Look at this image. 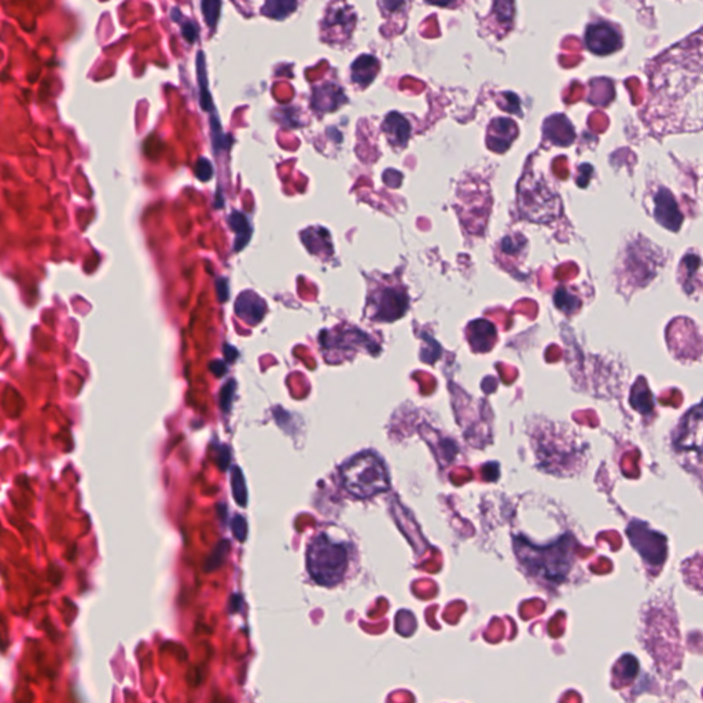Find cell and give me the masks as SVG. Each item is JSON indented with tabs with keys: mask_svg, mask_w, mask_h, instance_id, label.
Wrapping results in <instances>:
<instances>
[{
	"mask_svg": "<svg viewBox=\"0 0 703 703\" xmlns=\"http://www.w3.org/2000/svg\"><path fill=\"white\" fill-rule=\"evenodd\" d=\"M181 30H183V36L184 38L188 41V43H194L196 40V36H198V29L196 26L192 23V22H184L183 26H181Z\"/></svg>",
	"mask_w": 703,
	"mask_h": 703,
	"instance_id": "ac0fdd59",
	"label": "cell"
},
{
	"mask_svg": "<svg viewBox=\"0 0 703 703\" xmlns=\"http://www.w3.org/2000/svg\"><path fill=\"white\" fill-rule=\"evenodd\" d=\"M196 70H198V81H199V89H200V106L206 111L213 110V102L211 96L207 91V78H206V67H205V56L203 52H198L196 56Z\"/></svg>",
	"mask_w": 703,
	"mask_h": 703,
	"instance_id": "5bb4252c",
	"label": "cell"
},
{
	"mask_svg": "<svg viewBox=\"0 0 703 703\" xmlns=\"http://www.w3.org/2000/svg\"><path fill=\"white\" fill-rule=\"evenodd\" d=\"M426 1L430 3V4H434V5H449L454 0H426Z\"/></svg>",
	"mask_w": 703,
	"mask_h": 703,
	"instance_id": "ffe728a7",
	"label": "cell"
},
{
	"mask_svg": "<svg viewBox=\"0 0 703 703\" xmlns=\"http://www.w3.org/2000/svg\"><path fill=\"white\" fill-rule=\"evenodd\" d=\"M405 301L406 299L401 292H397L394 290H384V292L380 297V302H379L380 319L393 320L391 313H394V317H398L400 314H402L404 309L406 308Z\"/></svg>",
	"mask_w": 703,
	"mask_h": 703,
	"instance_id": "ba28073f",
	"label": "cell"
},
{
	"mask_svg": "<svg viewBox=\"0 0 703 703\" xmlns=\"http://www.w3.org/2000/svg\"><path fill=\"white\" fill-rule=\"evenodd\" d=\"M516 135L515 124L508 118H496L492 121L487 133V144L492 150L504 151Z\"/></svg>",
	"mask_w": 703,
	"mask_h": 703,
	"instance_id": "277c9868",
	"label": "cell"
},
{
	"mask_svg": "<svg viewBox=\"0 0 703 703\" xmlns=\"http://www.w3.org/2000/svg\"><path fill=\"white\" fill-rule=\"evenodd\" d=\"M235 310L238 312V314L242 317L244 313H247V316L244 317V320L250 321V323H257L262 319L264 316V312H265V305L262 303V301L250 294V292H246V294H242L240 298H239V302L238 305L235 306Z\"/></svg>",
	"mask_w": 703,
	"mask_h": 703,
	"instance_id": "30bf717a",
	"label": "cell"
},
{
	"mask_svg": "<svg viewBox=\"0 0 703 703\" xmlns=\"http://www.w3.org/2000/svg\"><path fill=\"white\" fill-rule=\"evenodd\" d=\"M378 60L371 55H361L352 66V78L361 87L368 85L378 73Z\"/></svg>",
	"mask_w": 703,
	"mask_h": 703,
	"instance_id": "9c48e42d",
	"label": "cell"
},
{
	"mask_svg": "<svg viewBox=\"0 0 703 703\" xmlns=\"http://www.w3.org/2000/svg\"><path fill=\"white\" fill-rule=\"evenodd\" d=\"M228 222H229L231 228L235 231V233L238 235V240L235 242V250H240L249 242V238H250L249 222H247L246 217L239 211H233L229 216Z\"/></svg>",
	"mask_w": 703,
	"mask_h": 703,
	"instance_id": "4fadbf2b",
	"label": "cell"
},
{
	"mask_svg": "<svg viewBox=\"0 0 703 703\" xmlns=\"http://www.w3.org/2000/svg\"><path fill=\"white\" fill-rule=\"evenodd\" d=\"M383 130L389 136V140L393 144L397 146H405L408 137H409V124L408 121L398 113H390L384 122H383Z\"/></svg>",
	"mask_w": 703,
	"mask_h": 703,
	"instance_id": "52a82bcc",
	"label": "cell"
},
{
	"mask_svg": "<svg viewBox=\"0 0 703 703\" xmlns=\"http://www.w3.org/2000/svg\"><path fill=\"white\" fill-rule=\"evenodd\" d=\"M656 217L662 224L671 227L673 229H677V225L681 221L677 205L666 189H662L656 196Z\"/></svg>",
	"mask_w": 703,
	"mask_h": 703,
	"instance_id": "8992f818",
	"label": "cell"
},
{
	"mask_svg": "<svg viewBox=\"0 0 703 703\" xmlns=\"http://www.w3.org/2000/svg\"><path fill=\"white\" fill-rule=\"evenodd\" d=\"M384 14H401L406 10V0H380Z\"/></svg>",
	"mask_w": 703,
	"mask_h": 703,
	"instance_id": "2e32d148",
	"label": "cell"
},
{
	"mask_svg": "<svg viewBox=\"0 0 703 703\" xmlns=\"http://www.w3.org/2000/svg\"><path fill=\"white\" fill-rule=\"evenodd\" d=\"M295 8L297 0H266V3L262 5V14L269 18L283 19Z\"/></svg>",
	"mask_w": 703,
	"mask_h": 703,
	"instance_id": "7c38bea8",
	"label": "cell"
},
{
	"mask_svg": "<svg viewBox=\"0 0 703 703\" xmlns=\"http://www.w3.org/2000/svg\"><path fill=\"white\" fill-rule=\"evenodd\" d=\"M345 489L357 498H367L387 487V476L380 460L372 453L350 459L341 470Z\"/></svg>",
	"mask_w": 703,
	"mask_h": 703,
	"instance_id": "7a4b0ae2",
	"label": "cell"
},
{
	"mask_svg": "<svg viewBox=\"0 0 703 703\" xmlns=\"http://www.w3.org/2000/svg\"><path fill=\"white\" fill-rule=\"evenodd\" d=\"M216 287L218 290V299L221 302L227 301V298H228V283H227V280L225 279H218Z\"/></svg>",
	"mask_w": 703,
	"mask_h": 703,
	"instance_id": "d6986e66",
	"label": "cell"
},
{
	"mask_svg": "<svg viewBox=\"0 0 703 703\" xmlns=\"http://www.w3.org/2000/svg\"><path fill=\"white\" fill-rule=\"evenodd\" d=\"M220 7H221L220 0H202V12L206 19V23L210 27H214L217 23V19L220 15Z\"/></svg>",
	"mask_w": 703,
	"mask_h": 703,
	"instance_id": "9a60e30c",
	"label": "cell"
},
{
	"mask_svg": "<svg viewBox=\"0 0 703 703\" xmlns=\"http://www.w3.org/2000/svg\"><path fill=\"white\" fill-rule=\"evenodd\" d=\"M345 102V96L339 87L327 82L321 87H316L312 96V106L321 111H331Z\"/></svg>",
	"mask_w": 703,
	"mask_h": 703,
	"instance_id": "5b68a950",
	"label": "cell"
},
{
	"mask_svg": "<svg viewBox=\"0 0 703 703\" xmlns=\"http://www.w3.org/2000/svg\"><path fill=\"white\" fill-rule=\"evenodd\" d=\"M324 26L327 29L335 27L336 30H342L343 33H349L354 26V15L347 11V7H335L327 12L324 19Z\"/></svg>",
	"mask_w": 703,
	"mask_h": 703,
	"instance_id": "8fae6325",
	"label": "cell"
},
{
	"mask_svg": "<svg viewBox=\"0 0 703 703\" xmlns=\"http://www.w3.org/2000/svg\"><path fill=\"white\" fill-rule=\"evenodd\" d=\"M308 570L320 585L332 586L342 581L347 567V549L343 544L320 534L308 546Z\"/></svg>",
	"mask_w": 703,
	"mask_h": 703,
	"instance_id": "6da1fadb",
	"label": "cell"
},
{
	"mask_svg": "<svg viewBox=\"0 0 703 703\" xmlns=\"http://www.w3.org/2000/svg\"><path fill=\"white\" fill-rule=\"evenodd\" d=\"M195 174L202 181H207L213 176V168L211 163L206 158H200L195 165Z\"/></svg>",
	"mask_w": 703,
	"mask_h": 703,
	"instance_id": "e0dca14e",
	"label": "cell"
},
{
	"mask_svg": "<svg viewBox=\"0 0 703 703\" xmlns=\"http://www.w3.org/2000/svg\"><path fill=\"white\" fill-rule=\"evenodd\" d=\"M585 44L596 55H608L622 47V36L608 22H595L586 27Z\"/></svg>",
	"mask_w": 703,
	"mask_h": 703,
	"instance_id": "3957f363",
	"label": "cell"
}]
</instances>
